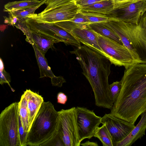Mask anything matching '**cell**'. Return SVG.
<instances>
[{"instance_id": "24", "label": "cell", "mask_w": 146, "mask_h": 146, "mask_svg": "<svg viewBox=\"0 0 146 146\" xmlns=\"http://www.w3.org/2000/svg\"><path fill=\"white\" fill-rule=\"evenodd\" d=\"M121 87V83L116 81L113 82L109 86V92L110 99L113 104L117 99L120 92Z\"/></svg>"}, {"instance_id": "11", "label": "cell", "mask_w": 146, "mask_h": 146, "mask_svg": "<svg viewBox=\"0 0 146 146\" xmlns=\"http://www.w3.org/2000/svg\"><path fill=\"white\" fill-rule=\"evenodd\" d=\"M146 11V0H144L114 7L107 15L109 19L138 25L141 17Z\"/></svg>"}, {"instance_id": "36", "label": "cell", "mask_w": 146, "mask_h": 146, "mask_svg": "<svg viewBox=\"0 0 146 146\" xmlns=\"http://www.w3.org/2000/svg\"><path fill=\"white\" fill-rule=\"evenodd\" d=\"M138 25L141 27L146 35V11L141 17Z\"/></svg>"}, {"instance_id": "17", "label": "cell", "mask_w": 146, "mask_h": 146, "mask_svg": "<svg viewBox=\"0 0 146 146\" xmlns=\"http://www.w3.org/2000/svg\"><path fill=\"white\" fill-rule=\"evenodd\" d=\"M32 46L34 52L37 62L40 70V78L48 77L52 79L56 76L52 71L50 67L48 64L47 60L43 55L38 49L35 44L32 42H29Z\"/></svg>"}, {"instance_id": "27", "label": "cell", "mask_w": 146, "mask_h": 146, "mask_svg": "<svg viewBox=\"0 0 146 146\" xmlns=\"http://www.w3.org/2000/svg\"><path fill=\"white\" fill-rule=\"evenodd\" d=\"M65 146L62 139L58 132L49 141L42 145V146Z\"/></svg>"}, {"instance_id": "31", "label": "cell", "mask_w": 146, "mask_h": 146, "mask_svg": "<svg viewBox=\"0 0 146 146\" xmlns=\"http://www.w3.org/2000/svg\"><path fill=\"white\" fill-rule=\"evenodd\" d=\"M103 0H76V1L81 8H83L89 6L98 2Z\"/></svg>"}, {"instance_id": "1", "label": "cell", "mask_w": 146, "mask_h": 146, "mask_svg": "<svg viewBox=\"0 0 146 146\" xmlns=\"http://www.w3.org/2000/svg\"><path fill=\"white\" fill-rule=\"evenodd\" d=\"M121 81V91L110 113L135 124L146 111V63H137L125 68Z\"/></svg>"}, {"instance_id": "29", "label": "cell", "mask_w": 146, "mask_h": 146, "mask_svg": "<svg viewBox=\"0 0 146 146\" xmlns=\"http://www.w3.org/2000/svg\"><path fill=\"white\" fill-rule=\"evenodd\" d=\"M70 20L81 25L90 24V23L85 15L80 11Z\"/></svg>"}, {"instance_id": "15", "label": "cell", "mask_w": 146, "mask_h": 146, "mask_svg": "<svg viewBox=\"0 0 146 146\" xmlns=\"http://www.w3.org/2000/svg\"><path fill=\"white\" fill-rule=\"evenodd\" d=\"M25 35L26 40L29 42L30 41L33 42L44 55L49 48H53L55 43L53 40L45 35L30 30Z\"/></svg>"}, {"instance_id": "28", "label": "cell", "mask_w": 146, "mask_h": 146, "mask_svg": "<svg viewBox=\"0 0 146 146\" xmlns=\"http://www.w3.org/2000/svg\"><path fill=\"white\" fill-rule=\"evenodd\" d=\"M19 133L20 146H27V138L28 133L26 132L22 124L21 118L19 116Z\"/></svg>"}, {"instance_id": "23", "label": "cell", "mask_w": 146, "mask_h": 146, "mask_svg": "<svg viewBox=\"0 0 146 146\" xmlns=\"http://www.w3.org/2000/svg\"><path fill=\"white\" fill-rule=\"evenodd\" d=\"M81 12L86 17L90 24L104 23L109 20V17L106 15L96 13Z\"/></svg>"}, {"instance_id": "5", "label": "cell", "mask_w": 146, "mask_h": 146, "mask_svg": "<svg viewBox=\"0 0 146 146\" xmlns=\"http://www.w3.org/2000/svg\"><path fill=\"white\" fill-rule=\"evenodd\" d=\"M19 102L6 107L0 114V146H20Z\"/></svg>"}, {"instance_id": "6", "label": "cell", "mask_w": 146, "mask_h": 146, "mask_svg": "<svg viewBox=\"0 0 146 146\" xmlns=\"http://www.w3.org/2000/svg\"><path fill=\"white\" fill-rule=\"evenodd\" d=\"M96 33L98 43L103 55L109 59L111 64L116 66H123L126 68L136 64L124 45Z\"/></svg>"}, {"instance_id": "37", "label": "cell", "mask_w": 146, "mask_h": 146, "mask_svg": "<svg viewBox=\"0 0 146 146\" xmlns=\"http://www.w3.org/2000/svg\"><path fill=\"white\" fill-rule=\"evenodd\" d=\"M80 145L82 146H98V145L96 142H91L88 141L84 143H81Z\"/></svg>"}, {"instance_id": "21", "label": "cell", "mask_w": 146, "mask_h": 146, "mask_svg": "<svg viewBox=\"0 0 146 146\" xmlns=\"http://www.w3.org/2000/svg\"><path fill=\"white\" fill-rule=\"evenodd\" d=\"M19 102V112L21 121L25 131L28 133L30 128L27 101L24 94Z\"/></svg>"}, {"instance_id": "38", "label": "cell", "mask_w": 146, "mask_h": 146, "mask_svg": "<svg viewBox=\"0 0 146 146\" xmlns=\"http://www.w3.org/2000/svg\"><path fill=\"white\" fill-rule=\"evenodd\" d=\"M4 69V65L3 63V61L1 59H0V70H2Z\"/></svg>"}, {"instance_id": "20", "label": "cell", "mask_w": 146, "mask_h": 146, "mask_svg": "<svg viewBox=\"0 0 146 146\" xmlns=\"http://www.w3.org/2000/svg\"><path fill=\"white\" fill-rule=\"evenodd\" d=\"M91 29L96 33L111 39L121 44H123L119 36L110 28L104 23H97L89 24Z\"/></svg>"}, {"instance_id": "33", "label": "cell", "mask_w": 146, "mask_h": 146, "mask_svg": "<svg viewBox=\"0 0 146 146\" xmlns=\"http://www.w3.org/2000/svg\"><path fill=\"white\" fill-rule=\"evenodd\" d=\"M51 82L52 86L60 87L62 86L63 83L66 82V81L62 76H55L51 79Z\"/></svg>"}, {"instance_id": "16", "label": "cell", "mask_w": 146, "mask_h": 146, "mask_svg": "<svg viewBox=\"0 0 146 146\" xmlns=\"http://www.w3.org/2000/svg\"><path fill=\"white\" fill-rule=\"evenodd\" d=\"M27 101V109L30 128L40 106L44 102L43 98L30 90L27 89L24 94Z\"/></svg>"}, {"instance_id": "9", "label": "cell", "mask_w": 146, "mask_h": 146, "mask_svg": "<svg viewBox=\"0 0 146 146\" xmlns=\"http://www.w3.org/2000/svg\"><path fill=\"white\" fill-rule=\"evenodd\" d=\"M81 9L74 0L58 5L46 12L32 14L28 18L38 23H54L72 19Z\"/></svg>"}, {"instance_id": "34", "label": "cell", "mask_w": 146, "mask_h": 146, "mask_svg": "<svg viewBox=\"0 0 146 146\" xmlns=\"http://www.w3.org/2000/svg\"><path fill=\"white\" fill-rule=\"evenodd\" d=\"M114 3V7L126 5L132 3L144 0H113Z\"/></svg>"}, {"instance_id": "13", "label": "cell", "mask_w": 146, "mask_h": 146, "mask_svg": "<svg viewBox=\"0 0 146 146\" xmlns=\"http://www.w3.org/2000/svg\"><path fill=\"white\" fill-rule=\"evenodd\" d=\"M70 33L80 43L104 55L98 43L97 33L91 29L89 25L76 28Z\"/></svg>"}, {"instance_id": "12", "label": "cell", "mask_w": 146, "mask_h": 146, "mask_svg": "<svg viewBox=\"0 0 146 146\" xmlns=\"http://www.w3.org/2000/svg\"><path fill=\"white\" fill-rule=\"evenodd\" d=\"M101 123L105 124L115 143L125 137L134 128L135 124L119 118L111 113L102 117Z\"/></svg>"}, {"instance_id": "2", "label": "cell", "mask_w": 146, "mask_h": 146, "mask_svg": "<svg viewBox=\"0 0 146 146\" xmlns=\"http://www.w3.org/2000/svg\"><path fill=\"white\" fill-rule=\"evenodd\" d=\"M74 54L82 73L93 91L95 105L111 109L113 105L109 94L108 78L111 63L105 56L84 45L70 51Z\"/></svg>"}, {"instance_id": "8", "label": "cell", "mask_w": 146, "mask_h": 146, "mask_svg": "<svg viewBox=\"0 0 146 146\" xmlns=\"http://www.w3.org/2000/svg\"><path fill=\"white\" fill-rule=\"evenodd\" d=\"M25 21L30 31L45 35L53 40L55 43L62 42L77 48L81 46L80 42L71 33L54 23H38L28 18Z\"/></svg>"}, {"instance_id": "7", "label": "cell", "mask_w": 146, "mask_h": 146, "mask_svg": "<svg viewBox=\"0 0 146 146\" xmlns=\"http://www.w3.org/2000/svg\"><path fill=\"white\" fill-rule=\"evenodd\" d=\"M59 119L58 132L65 146H80L76 120V108L62 109L58 111Z\"/></svg>"}, {"instance_id": "35", "label": "cell", "mask_w": 146, "mask_h": 146, "mask_svg": "<svg viewBox=\"0 0 146 146\" xmlns=\"http://www.w3.org/2000/svg\"><path fill=\"white\" fill-rule=\"evenodd\" d=\"M57 102L62 104H65L67 101V96L64 93L59 92L57 95Z\"/></svg>"}, {"instance_id": "10", "label": "cell", "mask_w": 146, "mask_h": 146, "mask_svg": "<svg viewBox=\"0 0 146 146\" xmlns=\"http://www.w3.org/2000/svg\"><path fill=\"white\" fill-rule=\"evenodd\" d=\"M76 108V120L80 141L94 136L101 123L102 117L95 114L93 110L86 108Z\"/></svg>"}, {"instance_id": "18", "label": "cell", "mask_w": 146, "mask_h": 146, "mask_svg": "<svg viewBox=\"0 0 146 146\" xmlns=\"http://www.w3.org/2000/svg\"><path fill=\"white\" fill-rule=\"evenodd\" d=\"M43 0H22L9 2L4 6L3 11L11 12L34 7L41 4Z\"/></svg>"}, {"instance_id": "22", "label": "cell", "mask_w": 146, "mask_h": 146, "mask_svg": "<svg viewBox=\"0 0 146 146\" xmlns=\"http://www.w3.org/2000/svg\"><path fill=\"white\" fill-rule=\"evenodd\" d=\"M94 137L98 138L103 146H114L112 137L105 124L98 127Z\"/></svg>"}, {"instance_id": "3", "label": "cell", "mask_w": 146, "mask_h": 146, "mask_svg": "<svg viewBox=\"0 0 146 146\" xmlns=\"http://www.w3.org/2000/svg\"><path fill=\"white\" fill-rule=\"evenodd\" d=\"M59 122L54 105L44 102L27 133V146H42L58 133Z\"/></svg>"}, {"instance_id": "26", "label": "cell", "mask_w": 146, "mask_h": 146, "mask_svg": "<svg viewBox=\"0 0 146 146\" xmlns=\"http://www.w3.org/2000/svg\"><path fill=\"white\" fill-rule=\"evenodd\" d=\"M74 0H43V4L46 5V7L42 12L48 11L58 5L63 4Z\"/></svg>"}, {"instance_id": "30", "label": "cell", "mask_w": 146, "mask_h": 146, "mask_svg": "<svg viewBox=\"0 0 146 146\" xmlns=\"http://www.w3.org/2000/svg\"><path fill=\"white\" fill-rule=\"evenodd\" d=\"M11 81V78L9 74L5 71L4 69L0 70V84L1 85L4 83L7 84L10 86L12 91L14 92L15 90L11 87L9 84Z\"/></svg>"}, {"instance_id": "25", "label": "cell", "mask_w": 146, "mask_h": 146, "mask_svg": "<svg viewBox=\"0 0 146 146\" xmlns=\"http://www.w3.org/2000/svg\"><path fill=\"white\" fill-rule=\"evenodd\" d=\"M42 1L40 4L33 8L9 12L17 17L19 19H25L31 15L35 13V11L40 6L43 4Z\"/></svg>"}, {"instance_id": "19", "label": "cell", "mask_w": 146, "mask_h": 146, "mask_svg": "<svg viewBox=\"0 0 146 146\" xmlns=\"http://www.w3.org/2000/svg\"><path fill=\"white\" fill-rule=\"evenodd\" d=\"M114 3L113 0H104L89 6L81 8L80 11L108 15L113 9Z\"/></svg>"}, {"instance_id": "4", "label": "cell", "mask_w": 146, "mask_h": 146, "mask_svg": "<svg viewBox=\"0 0 146 146\" xmlns=\"http://www.w3.org/2000/svg\"><path fill=\"white\" fill-rule=\"evenodd\" d=\"M104 23L119 36L136 64L146 63V35L138 24L112 19Z\"/></svg>"}, {"instance_id": "32", "label": "cell", "mask_w": 146, "mask_h": 146, "mask_svg": "<svg viewBox=\"0 0 146 146\" xmlns=\"http://www.w3.org/2000/svg\"><path fill=\"white\" fill-rule=\"evenodd\" d=\"M9 16L8 17H4L5 19L4 23H8L9 25L13 26V27L17 23L19 19L9 12H8Z\"/></svg>"}, {"instance_id": "14", "label": "cell", "mask_w": 146, "mask_h": 146, "mask_svg": "<svg viewBox=\"0 0 146 146\" xmlns=\"http://www.w3.org/2000/svg\"><path fill=\"white\" fill-rule=\"evenodd\" d=\"M138 123L123 140L115 144L114 146H129L145 134L146 129V111L142 114Z\"/></svg>"}]
</instances>
